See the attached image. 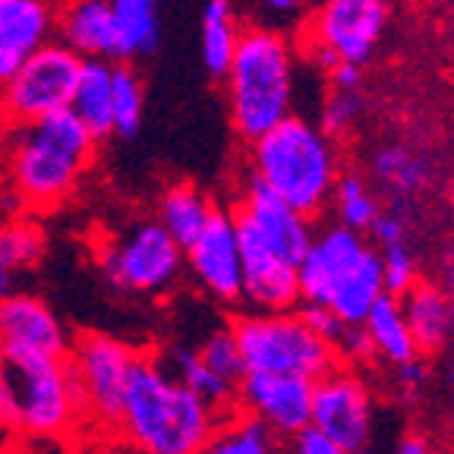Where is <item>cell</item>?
Listing matches in <instances>:
<instances>
[{
    "label": "cell",
    "instance_id": "cell-1",
    "mask_svg": "<svg viewBox=\"0 0 454 454\" xmlns=\"http://www.w3.org/2000/svg\"><path fill=\"white\" fill-rule=\"evenodd\" d=\"M95 149L98 139L70 107L38 121L0 127V158L22 208L48 212L64 206L82 184Z\"/></svg>",
    "mask_w": 454,
    "mask_h": 454
},
{
    "label": "cell",
    "instance_id": "cell-2",
    "mask_svg": "<svg viewBox=\"0 0 454 454\" xmlns=\"http://www.w3.org/2000/svg\"><path fill=\"white\" fill-rule=\"evenodd\" d=\"M218 419L164 360L136 354L117 426L142 454H202Z\"/></svg>",
    "mask_w": 454,
    "mask_h": 454
},
{
    "label": "cell",
    "instance_id": "cell-3",
    "mask_svg": "<svg viewBox=\"0 0 454 454\" xmlns=\"http://www.w3.org/2000/svg\"><path fill=\"white\" fill-rule=\"evenodd\" d=\"M231 127L253 142L294 114L297 51L291 38L269 26H243L237 51L224 70Z\"/></svg>",
    "mask_w": 454,
    "mask_h": 454
},
{
    "label": "cell",
    "instance_id": "cell-4",
    "mask_svg": "<svg viewBox=\"0 0 454 454\" xmlns=\"http://www.w3.org/2000/svg\"><path fill=\"white\" fill-rule=\"evenodd\" d=\"M249 174L300 215L316 218L332 202L340 155L319 123L291 114L249 142Z\"/></svg>",
    "mask_w": 454,
    "mask_h": 454
},
{
    "label": "cell",
    "instance_id": "cell-5",
    "mask_svg": "<svg viewBox=\"0 0 454 454\" xmlns=\"http://www.w3.org/2000/svg\"><path fill=\"white\" fill-rule=\"evenodd\" d=\"M10 363V426L32 439H60L82 411L67 356H28Z\"/></svg>",
    "mask_w": 454,
    "mask_h": 454
},
{
    "label": "cell",
    "instance_id": "cell-6",
    "mask_svg": "<svg viewBox=\"0 0 454 454\" xmlns=\"http://www.w3.org/2000/svg\"><path fill=\"white\" fill-rule=\"evenodd\" d=\"M247 372H291L316 379L338 366V356L319 334H312L303 316L287 312H249L231 325Z\"/></svg>",
    "mask_w": 454,
    "mask_h": 454
},
{
    "label": "cell",
    "instance_id": "cell-7",
    "mask_svg": "<svg viewBox=\"0 0 454 454\" xmlns=\"http://www.w3.org/2000/svg\"><path fill=\"white\" fill-rule=\"evenodd\" d=\"M184 265V247L155 218L127 224L101 253V269L107 281L117 291L136 294V297H158L170 291Z\"/></svg>",
    "mask_w": 454,
    "mask_h": 454
},
{
    "label": "cell",
    "instance_id": "cell-8",
    "mask_svg": "<svg viewBox=\"0 0 454 454\" xmlns=\"http://www.w3.org/2000/svg\"><path fill=\"white\" fill-rule=\"evenodd\" d=\"M82 57L64 42H44L32 57H26L16 73L0 85V121L28 123L70 107Z\"/></svg>",
    "mask_w": 454,
    "mask_h": 454
},
{
    "label": "cell",
    "instance_id": "cell-9",
    "mask_svg": "<svg viewBox=\"0 0 454 454\" xmlns=\"http://www.w3.org/2000/svg\"><path fill=\"white\" fill-rule=\"evenodd\" d=\"M372 417H376L372 391L354 366L338 363L312 382L309 423L332 442H338L340 448H348L350 454L369 445Z\"/></svg>",
    "mask_w": 454,
    "mask_h": 454
},
{
    "label": "cell",
    "instance_id": "cell-10",
    "mask_svg": "<svg viewBox=\"0 0 454 454\" xmlns=\"http://www.w3.org/2000/svg\"><path fill=\"white\" fill-rule=\"evenodd\" d=\"M133 363L136 350L111 334L79 338L70 356V369L82 395V407H89L105 423H117Z\"/></svg>",
    "mask_w": 454,
    "mask_h": 454
},
{
    "label": "cell",
    "instance_id": "cell-11",
    "mask_svg": "<svg viewBox=\"0 0 454 454\" xmlns=\"http://www.w3.org/2000/svg\"><path fill=\"white\" fill-rule=\"evenodd\" d=\"M388 22V0H322V7L309 20V42L338 54V60L363 67L376 54Z\"/></svg>",
    "mask_w": 454,
    "mask_h": 454
},
{
    "label": "cell",
    "instance_id": "cell-12",
    "mask_svg": "<svg viewBox=\"0 0 454 454\" xmlns=\"http://www.w3.org/2000/svg\"><path fill=\"white\" fill-rule=\"evenodd\" d=\"M231 215H234V224L240 234H249L253 240H259L262 247H269L271 253L294 265L300 262V255L306 253L312 240V218H306L297 208L287 206L284 199H278L253 174L243 184L240 199H237Z\"/></svg>",
    "mask_w": 454,
    "mask_h": 454
},
{
    "label": "cell",
    "instance_id": "cell-13",
    "mask_svg": "<svg viewBox=\"0 0 454 454\" xmlns=\"http://www.w3.org/2000/svg\"><path fill=\"white\" fill-rule=\"evenodd\" d=\"M237 404L265 423L278 439H291L312 413V379L291 372H243L237 382Z\"/></svg>",
    "mask_w": 454,
    "mask_h": 454
},
{
    "label": "cell",
    "instance_id": "cell-14",
    "mask_svg": "<svg viewBox=\"0 0 454 454\" xmlns=\"http://www.w3.org/2000/svg\"><path fill=\"white\" fill-rule=\"evenodd\" d=\"M184 262L208 297L221 300V303H237V300H243L240 237H237V224L231 212L215 208L208 224L202 227L196 240L184 249Z\"/></svg>",
    "mask_w": 454,
    "mask_h": 454
},
{
    "label": "cell",
    "instance_id": "cell-15",
    "mask_svg": "<svg viewBox=\"0 0 454 454\" xmlns=\"http://www.w3.org/2000/svg\"><path fill=\"white\" fill-rule=\"evenodd\" d=\"M369 243L363 234L350 227L332 224L325 231H312V240L297 262V284H300V303H322L334 297L340 284L354 275L360 259L366 255Z\"/></svg>",
    "mask_w": 454,
    "mask_h": 454
},
{
    "label": "cell",
    "instance_id": "cell-16",
    "mask_svg": "<svg viewBox=\"0 0 454 454\" xmlns=\"http://www.w3.org/2000/svg\"><path fill=\"white\" fill-rule=\"evenodd\" d=\"M0 348L7 360L67 356L70 338L64 322L42 297L13 291L0 300Z\"/></svg>",
    "mask_w": 454,
    "mask_h": 454
},
{
    "label": "cell",
    "instance_id": "cell-17",
    "mask_svg": "<svg viewBox=\"0 0 454 454\" xmlns=\"http://www.w3.org/2000/svg\"><path fill=\"white\" fill-rule=\"evenodd\" d=\"M240 259H243V300L262 312H287L300 306L297 265L275 255L269 247L240 234Z\"/></svg>",
    "mask_w": 454,
    "mask_h": 454
},
{
    "label": "cell",
    "instance_id": "cell-18",
    "mask_svg": "<svg viewBox=\"0 0 454 454\" xmlns=\"http://www.w3.org/2000/svg\"><path fill=\"white\" fill-rule=\"evenodd\" d=\"M54 35L82 60H117V28L107 0H57Z\"/></svg>",
    "mask_w": 454,
    "mask_h": 454
},
{
    "label": "cell",
    "instance_id": "cell-19",
    "mask_svg": "<svg viewBox=\"0 0 454 454\" xmlns=\"http://www.w3.org/2000/svg\"><path fill=\"white\" fill-rule=\"evenodd\" d=\"M54 38V0H0V85Z\"/></svg>",
    "mask_w": 454,
    "mask_h": 454
},
{
    "label": "cell",
    "instance_id": "cell-20",
    "mask_svg": "<svg viewBox=\"0 0 454 454\" xmlns=\"http://www.w3.org/2000/svg\"><path fill=\"white\" fill-rule=\"evenodd\" d=\"M397 300H401L407 328H411L413 340H417L419 354L433 356L439 350H445V344L454 334V316L445 287H439L433 281H417L404 297Z\"/></svg>",
    "mask_w": 454,
    "mask_h": 454
},
{
    "label": "cell",
    "instance_id": "cell-21",
    "mask_svg": "<svg viewBox=\"0 0 454 454\" xmlns=\"http://www.w3.org/2000/svg\"><path fill=\"white\" fill-rule=\"evenodd\" d=\"M117 28V60L149 57L161 44L164 0H107Z\"/></svg>",
    "mask_w": 454,
    "mask_h": 454
},
{
    "label": "cell",
    "instance_id": "cell-22",
    "mask_svg": "<svg viewBox=\"0 0 454 454\" xmlns=\"http://www.w3.org/2000/svg\"><path fill=\"white\" fill-rule=\"evenodd\" d=\"M70 111L95 139L114 136L111 123V60H82L70 95Z\"/></svg>",
    "mask_w": 454,
    "mask_h": 454
},
{
    "label": "cell",
    "instance_id": "cell-23",
    "mask_svg": "<svg viewBox=\"0 0 454 454\" xmlns=\"http://www.w3.org/2000/svg\"><path fill=\"white\" fill-rule=\"evenodd\" d=\"M212 215L215 202L208 199V192H202L196 184H170L158 199L155 221L186 249L199 237V231L208 224Z\"/></svg>",
    "mask_w": 454,
    "mask_h": 454
},
{
    "label": "cell",
    "instance_id": "cell-24",
    "mask_svg": "<svg viewBox=\"0 0 454 454\" xmlns=\"http://www.w3.org/2000/svg\"><path fill=\"white\" fill-rule=\"evenodd\" d=\"M363 328L372 338V348H376V360L388 363V366H401V363L419 356L417 340H413L411 328H407L404 309H401V300L382 294V297L372 303V309L366 312Z\"/></svg>",
    "mask_w": 454,
    "mask_h": 454
},
{
    "label": "cell",
    "instance_id": "cell-25",
    "mask_svg": "<svg viewBox=\"0 0 454 454\" xmlns=\"http://www.w3.org/2000/svg\"><path fill=\"white\" fill-rule=\"evenodd\" d=\"M240 16H237L231 0H208L202 7V22H199V54L212 76H224L227 64L240 42Z\"/></svg>",
    "mask_w": 454,
    "mask_h": 454
},
{
    "label": "cell",
    "instance_id": "cell-26",
    "mask_svg": "<svg viewBox=\"0 0 454 454\" xmlns=\"http://www.w3.org/2000/svg\"><path fill=\"white\" fill-rule=\"evenodd\" d=\"M164 366H168L192 395H199L208 407H215L221 417L237 404V385L227 382L224 376H218L215 369H208L206 360H202L196 350H190V348L170 350V360H164Z\"/></svg>",
    "mask_w": 454,
    "mask_h": 454
},
{
    "label": "cell",
    "instance_id": "cell-27",
    "mask_svg": "<svg viewBox=\"0 0 454 454\" xmlns=\"http://www.w3.org/2000/svg\"><path fill=\"white\" fill-rule=\"evenodd\" d=\"M372 177L382 190L395 192L401 199H411L429 184V164L417 152L391 142V145L376 149V155H372Z\"/></svg>",
    "mask_w": 454,
    "mask_h": 454
},
{
    "label": "cell",
    "instance_id": "cell-28",
    "mask_svg": "<svg viewBox=\"0 0 454 454\" xmlns=\"http://www.w3.org/2000/svg\"><path fill=\"white\" fill-rule=\"evenodd\" d=\"M142 114H145V85L142 76L129 60L111 64V123L114 136L133 139L142 127Z\"/></svg>",
    "mask_w": 454,
    "mask_h": 454
},
{
    "label": "cell",
    "instance_id": "cell-29",
    "mask_svg": "<svg viewBox=\"0 0 454 454\" xmlns=\"http://www.w3.org/2000/svg\"><path fill=\"white\" fill-rule=\"evenodd\" d=\"M202 454H278V435L249 413L221 417Z\"/></svg>",
    "mask_w": 454,
    "mask_h": 454
},
{
    "label": "cell",
    "instance_id": "cell-30",
    "mask_svg": "<svg viewBox=\"0 0 454 454\" xmlns=\"http://www.w3.org/2000/svg\"><path fill=\"white\" fill-rule=\"evenodd\" d=\"M332 202H334V215H338V224L350 227L356 234H369L372 221L382 212L372 186L363 177H356V174H340L338 184H334Z\"/></svg>",
    "mask_w": 454,
    "mask_h": 454
},
{
    "label": "cell",
    "instance_id": "cell-31",
    "mask_svg": "<svg viewBox=\"0 0 454 454\" xmlns=\"http://www.w3.org/2000/svg\"><path fill=\"white\" fill-rule=\"evenodd\" d=\"M44 249H48V240H44V231L35 221H28V218L0 221V253L7 255V262L13 265L20 275L42 262Z\"/></svg>",
    "mask_w": 454,
    "mask_h": 454
},
{
    "label": "cell",
    "instance_id": "cell-32",
    "mask_svg": "<svg viewBox=\"0 0 454 454\" xmlns=\"http://www.w3.org/2000/svg\"><path fill=\"white\" fill-rule=\"evenodd\" d=\"M196 354L206 360L208 369H215L218 376H224L227 382H240V376L247 372L243 366V356H240V348H237V338L231 328H218V332L208 334L202 344L196 348Z\"/></svg>",
    "mask_w": 454,
    "mask_h": 454
},
{
    "label": "cell",
    "instance_id": "cell-33",
    "mask_svg": "<svg viewBox=\"0 0 454 454\" xmlns=\"http://www.w3.org/2000/svg\"><path fill=\"white\" fill-rule=\"evenodd\" d=\"M363 117V95L360 89H332L322 101L319 111V127L328 136H344L360 123Z\"/></svg>",
    "mask_w": 454,
    "mask_h": 454
},
{
    "label": "cell",
    "instance_id": "cell-34",
    "mask_svg": "<svg viewBox=\"0 0 454 454\" xmlns=\"http://www.w3.org/2000/svg\"><path fill=\"white\" fill-rule=\"evenodd\" d=\"M379 255H382L385 294H391V297H404L413 284L419 281L413 253L407 249V243H388V247L379 249Z\"/></svg>",
    "mask_w": 454,
    "mask_h": 454
},
{
    "label": "cell",
    "instance_id": "cell-35",
    "mask_svg": "<svg viewBox=\"0 0 454 454\" xmlns=\"http://www.w3.org/2000/svg\"><path fill=\"white\" fill-rule=\"evenodd\" d=\"M334 356L344 366H360V363H372L376 360V348H372V338L363 325H348L344 334L334 344Z\"/></svg>",
    "mask_w": 454,
    "mask_h": 454
},
{
    "label": "cell",
    "instance_id": "cell-36",
    "mask_svg": "<svg viewBox=\"0 0 454 454\" xmlns=\"http://www.w3.org/2000/svg\"><path fill=\"white\" fill-rule=\"evenodd\" d=\"M300 316H303V322L309 325V332L319 334L332 350H334V344H338L340 334H344V328H348V322L340 319L338 312L328 309V306H322V303H303V312H300Z\"/></svg>",
    "mask_w": 454,
    "mask_h": 454
},
{
    "label": "cell",
    "instance_id": "cell-37",
    "mask_svg": "<svg viewBox=\"0 0 454 454\" xmlns=\"http://www.w3.org/2000/svg\"><path fill=\"white\" fill-rule=\"evenodd\" d=\"M291 454H350L348 448H340L338 442H332L325 433H319L316 426H303L300 433H294L291 439Z\"/></svg>",
    "mask_w": 454,
    "mask_h": 454
},
{
    "label": "cell",
    "instance_id": "cell-38",
    "mask_svg": "<svg viewBox=\"0 0 454 454\" xmlns=\"http://www.w3.org/2000/svg\"><path fill=\"white\" fill-rule=\"evenodd\" d=\"M369 234L376 237L379 247H388V243H404V237H407L404 218H401L397 212H379V218L372 221V227H369Z\"/></svg>",
    "mask_w": 454,
    "mask_h": 454
},
{
    "label": "cell",
    "instance_id": "cell-39",
    "mask_svg": "<svg viewBox=\"0 0 454 454\" xmlns=\"http://www.w3.org/2000/svg\"><path fill=\"white\" fill-rule=\"evenodd\" d=\"M395 379H397V385L407 388V391L423 388L426 379H429V366H426L423 354L413 356V360H407V363H401V366H395Z\"/></svg>",
    "mask_w": 454,
    "mask_h": 454
},
{
    "label": "cell",
    "instance_id": "cell-40",
    "mask_svg": "<svg viewBox=\"0 0 454 454\" xmlns=\"http://www.w3.org/2000/svg\"><path fill=\"white\" fill-rule=\"evenodd\" d=\"M325 76H328V85H332V89H360L363 67L350 64V60H338Z\"/></svg>",
    "mask_w": 454,
    "mask_h": 454
},
{
    "label": "cell",
    "instance_id": "cell-41",
    "mask_svg": "<svg viewBox=\"0 0 454 454\" xmlns=\"http://www.w3.org/2000/svg\"><path fill=\"white\" fill-rule=\"evenodd\" d=\"M10 426V363L0 348V429Z\"/></svg>",
    "mask_w": 454,
    "mask_h": 454
},
{
    "label": "cell",
    "instance_id": "cell-42",
    "mask_svg": "<svg viewBox=\"0 0 454 454\" xmlns=\"http://www.w3.org/2000/svg\"><path fill=\"white\" fill-rule=\"evenodd\" d=\"M395 454H433V442L426 439V435H419V433H407L404 439L397 442Z\"/></svg>",
    "mask_w": 454,
    "mask_h": 454
},
{
    "label": "cell",
    "instance_id": "cell-43",
    "mask_svg": "<svg viewBox=\"0 0 454 454\" xmlns=\"http://www.w3.org/2000/svg\"><path fill=\"white\" fill-rule=\"evenodd\" d=\"M16 281H20V271L7 262V255L0 253V300L16 291Z\"/></svg>",
    "mask_w": 454,
    "mask_h": 454
},
{
    "label": "cell",
    "instance_id": "cell-44",
    "mask_svg": "<svg viewBox=\"0 0 454 454\" xmlns=\"http://www.w3.org/2000/svg\"><path fill=\"white\" fill-rule=\"evenodd\" d=\"M262 4L275 16H297L306 7V0H262Z\"/></svg>",
    "mask_w": 454,
    "mask_h": 454
},
{
    "label": "cell",
    "instance_id": "cell-45",
    "mask_svg": "<svg viewBox=\"0 0 454 454\" xmlns=\"http://www.w3.org/2000/svg\"><path fill=\"white\" fill-rule=\"evenodd\" d=\"M445 294H448V303H451V316H454V265L445 271Z\"/></svg>",
    "mask_w": 454,
    "mask_h": 454
},
{
    "label": "cell",
    "instance_id": "cell-46",
    "mask_svg": "<svg viewBox=\"0 0 454 454\" xmlns=\"http://www.w3.org/2000/svg\"><path fill=\"white\" fill-rule=\"evenodd\" d=\"M445 385H448V391L454 395V354H451V360H448V366H445Z\"/></svg>",
    "mask_w": 454,
    "mask_h": 454
},
{
    "label": "cell",
    "instance_id": "cell-47",
    "mask_svg": "<svg viewBox=\"0 0 454 454\" xmlns=\"http://www.w3.org/2000/svg\"><path fill=\"white\" fill-rule=\"evenodd\" d=\"M0 454H28V451H22V448H4Z\"/></svg>",
    "mask_w": 454,
    "mask_h": 454
},
{
    "label": "cell",
    "instance_id": "cell-48",
    "mask_svg": "<svg viewBox=\"0 0 454 454\" xmlns=\"http://www.w3.org/2000/svg\"><path fill=\"white\" fill-rule=\"evenodd\" d=\"M356 454H369V451H366V448H363V451H356Z\"/></svg>",
    "mask_w": 454,
    "mask_h": 454
},
{
    "label": "cell",
    "instance_id": "cell-49",
    "mask_svg": "<svg viewBox=\"0 0 454 454\" xmlns=\"http://www.w3.org/2000/svg\"><path fill=\"white\" fill-rule=\"evenodd\" d=\"M54 4H57V0H54Z\"/></svg>",
    "mask_w": 454,
    "mask_h": 454
}]
</instances>
